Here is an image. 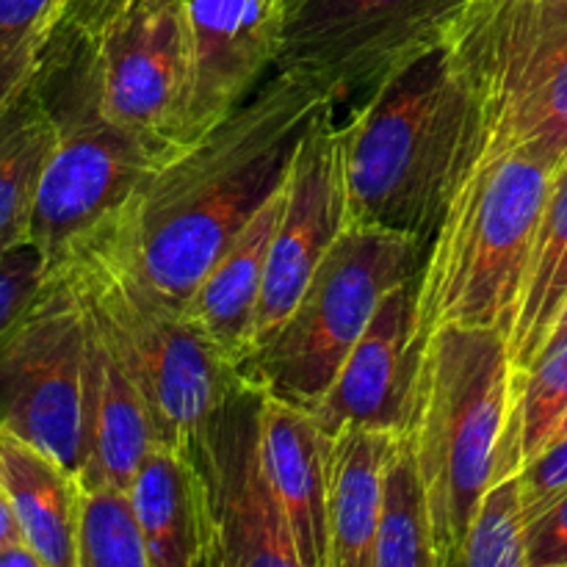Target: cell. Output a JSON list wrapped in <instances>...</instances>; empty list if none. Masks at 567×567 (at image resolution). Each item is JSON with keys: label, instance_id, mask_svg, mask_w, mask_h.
Instances as JSON below:
<instances>
[{"label": "cell", "instance_id": "1", "mask_svg": "<svg viewBox=\"0 0 567 567\" xmlns=\"http://www.w3.org/2000/svg\"><path fill=\"white\" fill-rule=\"evenodd\" d=\"M336 100L280 72L147 172L97 230L158 293L186 305L233 236L280 192L299 142Z\"/></svg>", "mask_w": 567, "mask_h": 567}, {"label": "cell", "instance_id": "2", "mask_svg": "<svg viewBox=\"0 0 567 567\" xmlns=\"http://www.w3.org/2000/svg\"><path fill=\"white\" fill-rule=\"evenodd\" d=\"M482 150L480 111L441 44L336 125L347 227H382L426 249Z\"/></svg>", "mask_w": 567, "mask_h": 567}, {"label": "cell", "instance_id": "3", "mask_svg": "<svg viewBox=\"0 0 567 567\" xmlns=\"http://www.w3.org/2000/svg\"><path fill=\"white\" fill-rule=\"evenodd\" d=\"M509 393L504 332L441 327L424 338L402 432L424 482L437 567H460L471 518L496 471Z\"/></svg>", "mask_w": 567, "mask_h": 567}, {"label": "cell", "instance_id": "4", "mask_svg": "<svg viewBox=\"0 0 567 567\" xmlns=\"http://www.w3.org/2000/svg\"><path fill=\"white\" fill-rule=\"evenodd\" d=\"M554 172L535 155L482 153L415 275L413 341L441 327L509 336Z\"/></svg>", "mask_w": 567, "mask_h": 567}, {"label": "cell", "instance_id": "5", "mask_svg": "<svg viewBox=\"0 0 567 567\" xmlns=\"http://www.w3.org/2000/svg\"><path fill=\"white\" fill-rule=\"evenodd\" d=\"M59 266L136 377L158 443L197 457L210 421L241 382L236 365L197 330L183 305L155 291L100 230Z\"/></svg>", "mask_w": 567, "mask_h": 567}, {"label": "cell", "instance_id": "6", "mask_svg": "<svg viewBox=\"0 0 567 567\" xmlns=\"http://www.w3.org/2000/svg\"><path fill=\"white\" fill-rule=\"evenodd\" d=\"M449 50L474 97L482 153L567 161V0H471Z\"/></svg>", "mask_w": 567, "mask_h": 567}, {"label": "cell", "instance_id": "7", "mask_svg": "<svg viewBox=\"0 0 567 567\" xmlns=\"http://www.w3.org/2000/svg\"><path fill=\"white\" fill-rule=\"evenodd\" d=\"M39 81L55 116V144L33 203L31 247L50 271L127 203L161 158L105 116L81 33L59 25Z\"/></svg>", "mask_w": 567, "mask_h": 567}, {"label": "cell", "instance_id": "8", "mask_svg": "<svg viewBox=\"0 0 567 567\" xmlns=\"http://www.w3.org/2000/svg\"><path fill=\"white\" fill-rule=\"evenodd\" d=\"M426 249L382 227H343L280 330L238 374L260 391L313 410L382 299L419 275Z\"/></svg>", "mask_w": 567, "mask_h": 567}, {"label": "cell", "instance_id": "9", "mask_svg": "<svg viewBox=\"0 0 567 567\" xmlns=\"http://www.w3.org/2000/svg\"><path fill=\"white\" fill-rule=\"evenodd\" d=\"M471 0H302L282 22L277 70L354 105L449 42Z\"/></svg>", "mask_w": 567, "mask_h": 567}, {"label": "cell", "instance_id": "10", "mask_svg": "<svg viewBox=\"0 0 567 567\" xmlns=\"http://www.w3.org/2000/svg\"><path fill=\"white\" fill-rule=\"evenodd\" d=\"M86 308L64 266L0 336V432L22 437L72 474L83 468Z\"/></svg>", "mask_w": 567, "mask_h": 567}, {"label": "cell", "instance_id": "11", "mask_svg": "<svg viewBox=\"0 0 567 567\" xmlns=\"http://www.w3.org/2000/svg\"><path fill=\"white\" fill-rule=\"evenodd\" d=\"M188 0H133L92 48L105 116L158 158L188 142L192 37Z\"/></svg>", "mask_w": 567, "mask_h": 567}, {"label": "cell", "instance_id": "12", "mask_svg": "<svg viewBox=\"0 0 567 567\" xmlns=\"http://www.w3.org/2000/svg\"><path fill=\"white\" fill-rule=\"evenodd\" d=\"M260 399L264 391L241 377L210 421L203 452L188 457L203 498L208 567H299L264 468Z\"/></svg>", "mask_w": 567, "mask_h": 567}, {"label": "cell", "instance_id": "13", "mask_svg": "<svg viewBox=\"0 0 567 567\" xmlns=\"http://www.w3.org/2000/svg\"><path fill=\"white\" fill-rule=\"evenodd\" d=\"M343 227H347V214H343L341 175H338L336 109H332L310 127L293 155L286 181V205L271 238L247 358L280 330Z\"/></svg>", "mask_w": 567, "mask_h": 567}, {"label": "cell", "instance_id": "14", "mask_svg": "<svg viewBox=\"0 0 567 567\" xmlns=\"http://www.w3.org/2000/svg\"><path fill=\"white\" fill-rule=\"evenodd\" d=\"M186 9L192 37V142L225 120L275 72L286 11L280 0H188Z\"/></svg>", "mask_w": 567, "mask_h": 567}, {"label": "cell", "instance_id": "15", "mask_svg": "<svg viewBox=\"0 0 567 567\" xmlns=\"http://www.w3.org/2000/svg\"><path fill=\"white\" fill-rule=\"evenodd\" d=\"M415 277L393 288L343 360L330 391L310 410L321 437L347 426L402 432L410 413L419 343L413 341Z\"/></svg>", "mask_w": 567, "mask_h": 567}, {"label": "cell", "instance_id": "16", "mask_svg": "<svg viewBox=\"0 0 567 567\" xmlns=\"http://www.w3.org/2000/svg\"><path fill=\"white\" fill-rule=\"evenodd\" d=\"M86 308V302H83ZM81 485H131L158 443L144 393L97 316L86 308V410Z\"/></svg>", "mask_w": 567, "mask_h": 567}, {"label": "cell", "instance_id": "17", "mask_svg": "<svg viewBox=\"0 0 567 567\" xmlns=\"http://www.w3.org/2000/svg\"><path fill=\"white\" fill-rule=\"evenodd\" d=\"M260 449L275 502L291 532L299 567L330 565L324 441L308 410L264 391Z\"/></svg>", "mask_w": 567, "mask_h": 567}, {"label": "cell", "instance_id": "18", "mask_svg": "<svg viewBox=\"0 0 567 567\" xmlns=\"http://www.w3.org/2000/svg\"><path fill=\"white\" fill-rule=\"evenodd\" d=\"M286 205V186L227 241L219 258L186 299L183 310L197 330L238 369L252 341L255 313L264 291L271 238Z\"/></svg>", "mask_w": 567, "mask_h": 567}, {"label": "cell", "instance_id": "19", "mask_svg": "<svg viewBox=\"0 0 567 567\" xmlns=\"http://www.w3.org/2000/svg\"><path fill=\"white\" fill-rule=\"evenodd\" d=\"M399 432L347 426L324 441L327 480V567H374L380 526L382 474Z\"/></svg>", "mask_w": 567, "mask_h": 567}, {"label": "cell", "instance_id": "20", "mask_svg": "<svg viewBox=\"0 0 567 567\" xmlns=\"http://www.w3.org/2000/svg\"><path fill=\"white\" fill-rule=\"evenodd\" d=\"M127 493L142 526L150 567H208L197 474L181 449L155 443L133 474Z\"/></svg>", "mask_w": 567, "mask_h": 567}, {"label": "cell", "instance_id": "21", "mask_svg": "<svg viewBox=\"0 0 567 567\" xmlns=\"http://www.w3.org/2000/svg\"><path fill=\"white\" fill-rule=\"evenodd\" d=\"M0 487L42 565L75 567L78 476L33 443L0 432Z\"/></svg>", "mask_w": 567, "mask_h": 567}, {"label": "cell", "instance_id": "22", "mask_svg": "<svg viewBox=\"0 0 567 567\" xmlns=\"http://www.w3.org/2000/svg\"><path fill=\"white\" fill-rule=\"evenodd\" d=\"M567 308V161L554 172L520 286L518 310L507 336L513 371H529Z\"/></svg>", "mask_w": 567, "mask_h": 567}, {"label": "cell", "instance_id": "23", "mask_svg": "<svg viewBox=\"0 0 567 567\" xmlns=\"http://www.w3.org/2000/svg\"><path fill=\"white\" fill-rule=\"evenodd\" d=\"M55 144V116L42 81L0 111V252L31 247L39 181Z\"/></svg>", "mask_w": 567, "mask_h": 567}, {"label": "cell", "instance_id": "24", "mask_svg": "<svg viewBox=\"0 0 567 567\" xmlns=\"http://www.w3.org/2000/svg\"><path fill=\"white\" fill-rule=\"evenodd\" d=\"M374 567H437L435 548H432L430 504H426L413 446L404 432L393 437L382 474Z\"/></svg>", "mask_w": 567, "mask_h": 567}, {"label": "cell", "instance_id": "25", "mask_svg": "<svg viewBox=\"0 0 567 567\" xmlns=\"http://www.w3.org/2000/svg\"><path fill=\"white\" fill-rule=\"evenodd\" d=\"M567 413V343L543 354L529 371H513L509 413L498 446V476L518 474L529 460H535L557 432Z\"/></svg>", "mask_w": 567, "mask_h": 567}, {"label": "cell", "instance_id": "26", "mask_svg": "<svg viewBox=\"0 0 567 567\" xmlns=\"http://www.w3.org/2000/svg\"><path fill=\"white\" fill-rule=\"evenodd\" d=\"M75 567H150V554L127 487L81 485Z\"/></svg>", "mask_w": 567, "mask_h": 567}, {"label": "cell", "instance_id": "27", "mask_svg": "<svg viewBox=\"0 0 567 567\" xmlns=\"http://www.w3.org/2000/svg\"><path fill=\"white\" fill-rule=\"evenodd\" d=\"M64 9L66 0H0V111L37 81Z\"/></svg>", "mask_w": 567, "mask_h": 567}, {"label": "cell", "instance_id": "28", "mask_svg": "<svg viewBox=\"0 0 567 567\" xmlns=\"http://www.w3.org/2000/svg\"><path fill=\"white\" fill-rule=\"evenodd\" d=\"M460 567H526V513L518 474L498 476L482 493Z\"/></svg>", "mask_w": 567, "mask_h": 567}, {"label": "cell", "instance_id": "29", "mask_svg": "<svg viewBox=\"0 0 567 567\" xmlns=\"http://www.w3.org/2000/svg\"><path fill=\"white\" fill-rule=\"evenodd\" d=\"M48 277V266L33 247L0 252V336L33 302Z\"/></svg>", "mask_w": 567, "mask_h": 567}, {"label": "cell", "instance_id": "30", "mask_svg": "<svg viewBox=\"0 0 567 567\" xmlns=\"http://www.w3.org/2000/svg\"><path fill=\"white\" fill-rule=\"evenodd\" d=\"M520 502H524L526 524L567 491V435L548 443L535 460L518 471Z\"/></svg>", "mask_w": 567, "mask_h": 567}, {"label": "cell", "instance_id": "31", "mask_svg": "<svg viewBox=\"0 0 567 567\" xmlns=\"http://www.w3.org/2000/svg\"><path fill=\"white\" fill-rule=\"evenodd\" d=\"M526 567H567V491L526 524Z\"/></svg>", "mask_w": 567, "mask_h": 567}, {"label": "cell", "instance_id": "32", "mask_svg": "<svg viewBox=\"0 0 567 567\" xmlns=\"http://www.w3.org/2000/svg\"><path fill=\"white\" fill-rule=\"evenodd\" d=\"M133 0H66L61 25L81 33L86 42H97L100 33L131 6Z\"/></svg>", "mask_w": 567, "mask_h": 567}, {"label": "cell", "instance_id": "33", "mask_svg": "<svg viewBox=\"0 0 567 567\" xmlns=\"http://www.w3.org/2000/svg\"><path fill=\"white\" fill-rule=\"evenodd\" d=\"M0 567H44L42 557L31 548L25 537H14L6 546H0Z\"/></svg>", "mask_w": 567, "mask_h": 567}, {"label": "cell", "instance_id": "34", "mask_svg": "<svg viewBox=\"0 0 567 567\" xmlns=\"http://www.w3.org/2000/svg\"><path fill=\"white\" fill-rule=\"evenodd\" d=\"M20 526H17V518H14V509H11L9 498H6L3 487H0V546H6L9 540H14V537H20Z\"/></svg>", "mask_w": 567, "mask_h": 567}, {"label": "cell", "instance_id": "35", "mask_svg": "<svg viewBox=\"0 0 567 567\" xmlns=\"http://www.w3.org/2000/svg\"><path fill=\"white\" fill-rule=\"evenodd\" d=\"M563 343H567V308L563 310V316H559L557 327H554L551 338H548V343H546V352H543V354L554 352V349L563 347Z\"/></svg>", "mask_w": 567, "mask_h": 567}, {"label": "cell", "instance_id": "36", "mask_svg": "<svg viewBox=\"0 0 567 567\" xmlns=\"http://www.w3.org/2000/svg\"><path fill=\"white\" fill-rule=\"evenodd\" d=\"M567 435V413L563 415V421H559V426H557V432H554V437L551 441H557V437H565ZM548 441V443H551Z\"/></svg>", "mask_w": 567, "mask_h": 567}, {"label": "cell", "instance_id": "37", "mask_svg": "<svg viewBox=\"0 0 567 567\" xmlns=\"http://www.w3.org/2000/svg\"><path fill=\"white\" fill-rule=\"evenodd\" d=\"M297 3H302V0H280V6H282V11H286V14H288V11H291Z\"/></svg>", "mask_w": 567, "mask_h": 567}]
</instances>
